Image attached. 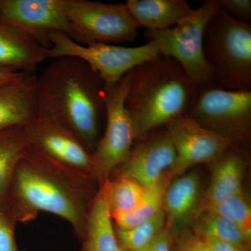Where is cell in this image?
Segmentation results:
<instances>
[{
	"label": "cell",
	"mask_w": 251,
	"mask_h": 251,
	"mask_svg": "<svg viewBox=\"0 0 251 251\" xmlns=\"http://www.w3.org/2000/svg\"><path fill=\"white\" fill-rule=\"evenodd\" d=\"M99 188L90 175L30 146L16 167L6 206L17 224L30 222L40 212L59 216L82 241Z\"/></svg>",
	"instance_id": "obj_1"
},
{
	"label": "cell",
	"mask_w": 251,
	"mask_h": 251,
	"mask_svg": "<svg viewBox=\"0 0 251 251\" xmlns=\"http://www.w3.org/2000/svg\"><path fill=\"white\" fill-rule=\"evenodd\" d=\"M105 92L103 80L83 60L57 57L38 76L39 114L62 122L92 154L106 120Z\"/></svg>",
	"instance_id": "obj_2"
},
{
	"label": "cell",
	"mask_w": 251,
	"mask_h": 251,
	"mask_svg": "<svg viewBox=\"0 0 251 251\" xmlns=\"http://www.w3.org/2000/svg\"><path fill=\"white\" fill-rule=\"evenodd\" d=\"M125 105L135 142L184 115L198 85L175 59L160 56L126 74Z\"/></svg>",
	"instance_id": "obj_3"
},
{
	"label": "cell",
	"mask_w": 251,
	"mask_h": 251,
	"mask_svg": "<svg viewBox=\"0 0 251 251\" xmlns=\"http://www.w3.org/2000/svg\"><path fill=\"white\" fill-rule=\"evenodd\" d=\"M204 53L212 69L213 85L251 92V24L220 9L206 25Z\"/></svg>",
	"instance_id": "obj_4"
},
{
	"label": "cell",
	"mask_w": 251,
	"mask_h": 251,
	"mask_svg": "<svg viewBox=\"0 0 251 251\" xmlns=\"http://www.w3.org/2000/svg\"><path fill=\"white\" fill-rule=\"evenodd\" d=\"M220 9L219 0H207L174 27L146 30L145 37L156 44L162 56L179 63L195 84H213L212 69L204 53V37L208 23Z\"/></svg>",
	"instance_id": "obj_5"
},
{
	"label": "cell",
	"mask_w": 251,
	"mask_h": 251,
	"mask_svg": "<svg viewBox=\"0 0 251 251\" xmlns=\"http://www.w3.org/2000/svg\"><path fill=\"white\" fill-rule=\"evenodd\" d=\"M49 41V58L70 56L82 59L103 80L106 90L137 66L161 55L158 46L151 41L136 47L103 43L83 46L61 32L50 33Z\"/></svg>",
	"instance_id": "obj_6"
},
{
	"label": "cell",
	"mask_w": 251,
	"mask_h": 251,
	"mask_svg": "<svg viewBox=\"0 0 251 251\" xmlns=\"http://www.w3.org/2000/svg\"><path fill=\"white\" fill-rule=\"evenodd\" d=\"M184 115L236 143L246 141L251 136V92L198 86Z\"/></svg>",
	"instance_id": "obj_7"
},
{
	"label": "cell",
	"mask_w": 251,
	"mask_h": 251,
	"mask_svg": "<svg viewBox=\"0 0 251 251\" xmlns=\"http://www.w3.org/2000/svg\"><path fill=\"white\" fill-rule=\"evenodd\" d=\"M63 6L77 44H119L132 42L138 27L126 3L99 2L88 0H63Z\"/></svg>",
	"instance_id": "obj_8"
},
{
	"label": "cell",
	"mask_w": 251,
	"mask_h": 251,
	"mask_svg": "<svg viewBox=\"0 0 251 251\" xmlns=\"http://www.w3.org/2000/svg\"><path fill=\"white\" fill-rule=\"evenodd\" d=\"M126 92V74L105 92V129L92 153L89 171L99 186L125 161L134 144L133 125L125 105Z\"/></svg>",
	"instance_id": "obj_9"
},
{
	"label": "cell",
	"mask_w": 251,
	"mask_h": 251,
	"mask_svg": "<svg viewBox=\"0 0 251 251\" xmlns=\"http://www.w3.org/2000/svg\"><path fill=\"white\" fill-rule=\"evenodd\" d=\"M166 128L176 153L174 164L167 173L172 179L185 174L196 165L213 163L236 143L203 128L185 115L175 118Z\"/></svg>",
	"instance_id": "obj_10"
},
{
	"label": "cell",
	"mask_w": 251,
	"mask_h": 251,
	"mask_svg": "<svg viewBox=\"0 0 251 251\" xmlns=\"http://www.w3.org/2000/svg\"><path fill=\"white\" fill-rule=\"evenodd\" d=\"M0 23L26 31L47 50L52 32L63 33L75 41L63 0H0Z\"/></svg>",
	"instance_id": "obj_11"
},
{
	"label": "cell",
	"mask_w": 251,
	"mask_h": 251,
	"mask_svg": "<svg viewBox=\"0 0 251 251\" xmlns=\"http://www.w3.org/2000/svg\"><path fill=\"white\" fill-rule=\"evenodd\" d=\"M126 159L111 176H125L148 188L156 184L174 164L176 153L166 126L138 140Z\"/></svg>",
	"instance_id": "obj_12"
},
{
	"label": "cell",
	"mask_w": 251,
	"mask_h": 251,
	"mask_svg": "<svg viewBox=\"0 0 251 251\" xmlns=\"http://www.w3.org/2000/svg\"><path fill=\"white\" fill-rule=\"evenodd\" d=\"M27 129L31 147L55 161L89 174L92 154L62 122L39 114Z\"/></svg>",
	"instance_id": "obj_13"
},
{
	"label": "cell",
	"mask_w": 251,
	"mask_h": 251,
	"mask_svg": "<svg viewBox=\"0 0 251 251\" xmlns=\"http://www.w3.org/2000/svg\"><path fill=\"white\" fill-rule=\"evenodd\" d=\"M37 80L34 73H24L0 86V130L27 126L39 116Z\"/></svg>",
	"instance_id": "obj_14"
},
{
	"label": "cell",
	"mask_w": 251,
	"mask_h": 251,
	"mask_svg": "<svg viewBox=\"0 0 251 251\" xmlns=\"http://www.w3.org/2000/svg\"><path fill=\"white\" fill-rule=\"evenodd\" d=\"M47 50L26 31L0 23V69L34 73L49 59Z\"/></svg>",
	"instance_id": "obj_15"
},
{
	"label": "cell",
	"mask_w": 251,
	"mask_h": 251,
	"mask_svg": "<svg viewBox=\"0 0 251 251\" xmlns=\"http://www.w3.org/2000/svg\"><path fill=\"white\" fill-rule=\"evenodd\" d=\"M126 4L138 27L147 30L173 27L194 10L185 0H128Z\"/></svg>",
	"instance_id": "obj_16"
},
{
	"label": "cell",
	"mask_w": 251,
	"mask_h": 251,
	"mask_svg": "<svg viewBox=\"0 0 251 251\" xmlns=\"http://www.w3.org/2000/svg\"><path fill=\"white\" fill-rule=\"evenodd\" d=\"M237 143L213 162V174L204 204H215L242 191L245 161Z\"/></svg>",
	"instance_id": "obj_17"
},
{
	"label": "cell",
	"mask_w": 251,
	"mask_h": 251,
	"mask_svg": "<svg viewBox=\"0 0 251 251\" xmlns=\"http://www.w3.org/2000/svg\"><path fill=\"white\" fill-rule=\"evenodd\" d=\"M110 209L100 188L87 218L80 251H123L120 249Z\"/></svg>",
	"instance_id": "obj_18"
},
{
	"label": "cell",
	"mask_w": 251,
	"mask_h": 251,
	"mask_svg": "<svg viewBox=\"0 0 251 251\" xmlns=\"http://www.w3.org/2000/svg\"><path fill=\"white\" fill-rule=\"evenodd\" d=\"M201 193V179L196 173L177 176L167 188L162 209L171 227L190 216L196 209Z\"/></svg>",
	"instance_id": "obj_19"
},
{
	"label": "cell",
	"mask_w": 251,
	"mask_h": 251,
	"mask_svg": "<svg viewBox=\"0 0 251 251\" xmlns=\"http://www.w3.org/2000/svg\"><path fill=\"white\" fill-rule=\"evenodd\" d=\"M29 147L27 126L0 130V202L5 205L16 167Z\"/></svg>",
	"instance_id": "obj_20"
},
{
	"label": "cell",
	"mask_w": 251,
	"mask_h": 251,
	"mask_svg": "<svg viewBox=\"0 0 251 251\" xmlns=\"http://www.w3.org/2000/svg\"><path fill=\"white\" fill-rule=\"evenodd\" d=\"M172 179L169 175L166 173L156 184L147 188L134 209L128 212L112 215V221H115L117 228H133L151 219L162 210L163 197Z\"/></svg>",
	"instance_id": "obj_21"
},
{
	"label": "cell",
	"mask_w": 251,
	"mask_h": 251,
	"mask_svg": "<svg viewBox=\"0 0 251 251\" xmlns=\"http://www.w3.org/2000/svg\"><path fill=\"white\" fill-rule=\"evenodd\" d=\"M193 229L200 239L222 241L249 251L250 238L239 226L224 216L201 209L193 222Z\"/></svg>",
	"instance_id": "obj_22"
},
{
	"label": "cell",
	"mask_w": 251,
	"mask_h": 251,
	"mask_svg": "<svg viewBox=\"0 0 251 251\" xmlns=\"http://www.w3.org/2000/svg\"><path fill=\"white\" fill-rule=\"evenodd\" d=\"M99 188L103 192L111 216L134 209L147 189L135 180L125 176L110 178Z\"/></svg>",
	"instance_id": "obj_23"
},
{
	"label": "cell",
	"mask_w": 251,
	"mask_h": 251,
	"mask_svg": "<svg viewBox=\"0 0 251 251\" xmlns=\"http://www.w3.org/2000/svg\"><path fill=\"white\" fill-rule=\"evenodd\" d=\"M166 225V216L162 209L151 219L133 228H116L117 242L122 251H140L163 230Z\"/></svg>",
	"instance_id": "obj_24"
},
{
	"label": "cell",
	"mask_w": 251,
	"mask_h": 251,
	"mask_svg": "<svg viewBox=\"0 0 251 251\" xmlns=\"http://www.w3.org/2000/svg\"><path fill=\"white\" fill-rule=\"evenodd\" d=\"M202 210L224 216L240 227L244 233L251 236V208L247 196L242 191L215 204H204Z\"/></svg>",
	"instance_id": "obj_25"
},
{
	"label": "cell",
	"mask_w": 251,
	"mask_h": 251,
	"mask_svg": "<svg viewBox=\"0 0 251 251\" xmlns=\"http://www.w3.org/2000/svg\"><path fill=\"white\" fill-rule=\"evenodd\" d=\"M16 224L9 209L0 202V251H18L15 239Z\"/></svg>",
	"instance_id": "obj_26"
},
{
	"label": "cell",
	"mask_w": 251,
	"mask_h": 251,
	"mask_svg": "<svg viewBox=\"0 0 251 251\" xmlns=\"http://www.w3.org/2000/svg\"><path fill=\"white\" fill-rule=\"evenodd\" d=\"M221 9L242 22L251 21V0H219Z\"/></svg>",
	"instance_id": "obj_27"
},
{
	"label": "cell",
	"mask_w": 251,
	"mask_h": 251,
	"mask_svg": "<svg viewBox=\"0 0 251 251\" xmlns=\"http://www.w3.org/2000/svg\"><path fill=\"white\" fill-rule=\"evenodd\" d=\"M173 236L171 227L166 225L163 230L140 251H172Z\"/></svg>",
	"instance_id": "obj_28"
},
{
	"label": "cell",
	"mask_w": 251,
	"mask_h": 251,
	"mask_svg": "<svg viewBox=\"0 0 251 251\" xmlns=\"http://www.w3.org/2000/svg\"><path fill=\"white\" fill-rule=\"evenodd\" d=\"M200 239V238H199ZM202 239L211 251H248L229 243L204 238Z\"/></svg>",
	"instance_id": "obj_29"
},
{
	"label": "cell",
	"mask_w": 251,
	"mask_h": 251,
	"mask_svg": "<svg viewBox=\"0 0 251 251\" xmlns=\"http://www.w3.org/2000/svg\"><path fill=\"white\" fill-rule=\"evenodd\" d=\"M183 251H211L202 239H198L188 243Z\"/></svg>",
	"instance_id": "obj_30"
},
{
	"label": "cell",
	"mask_w": 251,
	"mask_h": 251,
	"mask_svg": "<svg viewBox=\"0 0 251 251\" xmlns=\"http://www.w3.org/2000/svg\"><path fill=\"white\" fill-rule=\"evenodd\" d=\"M23 74L24 73L15 72L5 70V69H0V86L21 77Z\"/></svg>",
	"instance_id": "obj_31"
},
{
	"label": "cell",
	"mask_w": 251,
	"mask_h": 251,
	"mask_svg": "<svg viewBox=\"0 0 251 251\" xmlns=\"http://www.w3.org/2000/svg\"></svg>",
	"instance_id": "obj_32"
}]
</instances>
